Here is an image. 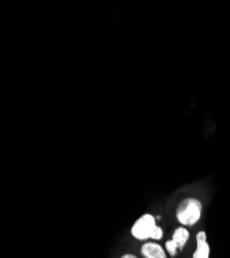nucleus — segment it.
Returning a JSON list of instances; mask_svg holds the SVG:
<instances>
[{"instance_id":"f257e3e1","label":"nucleus","mask_w":230,"mask_h":258,"mask_svg":"<svg viewBox=\"0 0 230 258\" xmlns=\"http://www.w3.org/2000/svg\"><path fill=\"white\" fill-rule=\"evenodd\" d=\"M202 214V203L195 198L182 200L176 210V217L184 226H194L199 222Z\"/></svg>"},{"instance_id":"f03ea898","label":"nucleus","mask_w":230,"mask_h":258,"mask_svg":"<svg viewBox=\"0 0 230 258\" xmlns=\"http://www.w3.org/2000/svg\"><path fill=\"white\" fill-rule=\"evenodd\" d=\"M131 234L139 241H147L148 239L159 241L162 239L163 231L156 224V219L153 215L147 213L135 221L131 227Z\"/></svg>"},{"instance_id":"7ed1b4c3","label":"nucleus","mask_w":230,"mask_h":258,"mask_svg":"<svg viewBox=\"0 0 230 258\" xmlns=\"http://www.w3.org/2000/svg\"><path fill=\"white\" fill-rule=\"evenodd\" d=\"M190 238V232L184 226H180L175 229L173 239L165 242V250L172 257H175L178 252H182Z\"/></svg>"},{"instance_id":"20e7f679","label":"nucleus","mask_w":230,"mask_h":258,"mask_svg":"<svg viewBox=\"0 0 230 258\" xmlns=\"http://www.w3.org/2000/svg\"><path fill=\"white\" fill-rule=\"evenodd\" d=\"M196 243L197 247L193 254V258H210L211 248L206 240V232L200 230L196 234Z\"/></svg>"},{"instance_id":"39448f33","label":"nucleus","mask_w":230,"mask_h":258,"mask_svg":"<svg viewBox=\"0 0 230 258\" xmlns=\"http://www.w3.org/2000/svg\"><path fill=\"white\" fill-rule=\"evenodd\" d=\"M144 258H167L163 248L156 243H145L140 249Z\"/></svg>"},{"instance_id":"423d86ee","label":"nucleus","mask_w":230,"mask_h":258,"mask_svg":"<svg viewBox=\"0 0 230 258\" xmlns=\"http://www.w3.org/2000/svg\"><path fill=\"white\" fill-rule=\"evenodd\" d=\"M121 258H137V257L134 256V255H132V254H125V255H123Z\"/></svg>"}]
</instances>
